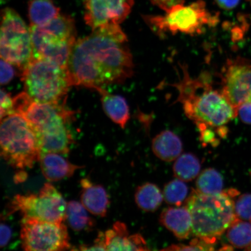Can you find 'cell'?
<instances>
[{
    "instance_id": "cell-33",
    "label": "cell",
    "mask_w": 251,
    "mask_h": 251,
    "mask_svg": "<svg viewBox=\"0 0 251 251\" xmlns=\"http://www.w3.org/2000/svg\"><path fill=\"white\" fill-rule=\"evenodd\" d=\"M1 239H0V246L1 248L5 247L7 246L10 241L12 237L11 228L8 226L7 225L3 224H1Z\"/></svg>"
},
{
    "instance_id": "cell-30",
    "label": "cell",
    "mask_w": 251,
    "mask_h": 251,
    "mask_svg": "<svg viewBox=\"0 0 251 251\" xmlns=\"http://www.w3.org/2000/svg\"><path fill=\"white\" fill-rule=\"evenodd\" d=\"M13 65L10 63L1 59V84H7L14 78L15 76V71Z\"/></svg>"
},
{
    "instance_id": "cell-19",
    "label": "cell",
    "mask_w": 251,
    "mask_h": 251,
    "mask_svg": "<svg viewBox=\"0 0 251 251\" xmlns=\"http://www.w3.org/2000/svg\"><path fill=\"white\" fill-rule=\"evenodd\" d=\"M103 109L106 114L116 124L125 128L130 119L129 106L123 97L114 95L105 89H100Z\"/></svg>"
},
{
    "instance_id": "cell-22",
    "label": "cell",
    "mask_w": 251,
    "mask_h": 251,
    "mask_svg": "<svg viewBox=\"0 0 251 251\" xmlns=\"http://www.w3.org/2000/svg\"><path fill=\"white\" fill-rule=\"evenodd\" d=\"M226 237L234 249L251 251V223L237 218L226 231Z\"/></svg>"
},
{
    "instance_id": "cell-28",
    "label": "cell",
    "mask_w": 251,
    "mask_h": 251,
    "mask_svg": "<svg viewBox=\"0 0 251 251\" xmlns=\"http://www.w3.org/2000/svg\"><path fill=\"white\" fill-rule=\"evenodd\" d=\"M197 127L200 131V140L204 146L216 147L219 145V138H221L218 134L219 127H208L205 125H199Z\"/></svg>"
},
{
    "instance_id": "cell-16",
    "label": "cell",
    "mask_w": 251,
    "mask_h": 251,
    "mask_svg": "<svg viewBox=\"0 0 251 251\" xmlns=\"http://www.w3.org/2000/svg\"><path fill=\"white\" fill-rule=\"evenodd\" d=\"M60 154L53 152L41 153L40 168L47 180L58 181L70 177L78 169L83 167L72 164Z\"/></svg>"
},
{
    "instance_id": "cell-18",
    "label": "cell",
    "mask_w": 251,
    "mask_h": 251,
    "mask_svg": "<svg viewBox=\"0 0 251 251\" xmlns=\"http://www.w3.org/2000/svg\"><path fill=\"white\" fill-rule=\"evenodd\" d=\"M152 150L160 159L172 162L181 155L183 151V143L179 137L172 131H162L153 138Z\"/></svg>"
},
{
    "instance_id": "cell-14",
    "label": "cell",
    "mask_w": 251,
    "mask_h": 251,
    "mask_svg": "<svg viewBox=\"0 0 251 251\" xmlns=\"http://www.w3.org/2000/svg\"><path fill=\"white\" fill-rule=\"evenodd\" d=\"M106 251H149L145 239L140 234L129 235L126 225L116 222L112 228L103 233Z\"/></svg>"
},
{
    "instance_id": "cell-1",
    "label": "cell",
    "mask_w": 251,
    "mask_h": 251,
    "mask_svg": "<svg viewBox=\"0 0 251 251\" xmlns=\"http://www.w3.org/2000/svg\"><path fill=\"white\" fill-rule=\"evenodd\" d=\"M119 25L93 30L76 40L68 64L72 85L98 91L133 76V56Z\"/></svg>"
},
{
    "instance_id": "cell-24",
    "label": "cell",
    "mask_w": 251,
    "mask_h": 251,
    "mask_svg": "<svg viewBox=\"0 0 251 251\" xmlns=\"http://www.w3.org/2000/svg\"><path fill=\"white\" fill-rule=\"evenodd\" d=\"M201 162L199 158L191 153H185L176 159L173 171L178 179L190 181L199 175Z\"/></svg>"
},
{
    "instance_id": "cell-34",
    "label": "cell",
    "mask_w": 251,
    "mask_h": 251,
    "mask_svg": "<svg viewBox=\"0 0 251 251\" xmlns=\"http://www.w3.org/2000/svg\"><path fill=\"white\" fill-rule=\"evenodd\" d=\"M241 0H215L219 7L225 10H231L239 4Z\"/></svg>"
},
{
    "instance_id": "cell-9",
    "label": "cell",
    "mask_w": 251,
    "mask_h": 251,
    "mask_svg": "<svg viewBox=\"0 0 251 251\" xmlns=\"http://www.w3.org/2000/svg\"><path fill=\"white\" fill-rule=\"evenodd\" d=\"M0 54L1 59L23 70L33 58L30 27L9 8L1 12Z\"/></svg>"
},
{
    "instance_id": "cell-8",
    "label": "cell",
    "mask_w": 251,
    "mask_h": 251,
    "mask_svg": "<svg viewBox=\"0 0 251 251\" xmlns=\"http://www.w3.org/2000/svg\"><path fill=\"white\" fill-rule=\"evenodd\" d=\"M143 18L151 29L162 36L178 33L197 35L219 23L218 14L210 12L202 0L176 6L164 15H144Z\"/></svg>"
},
{
    "instance_id": "cell-5",
    "label": "cell",
    "mask_w": 251,
    "mask_h": 251,
    "mask_svg": "<svg viewBox=\"0 0 251 251\" xmlns=\"http://www.w3.org/2000/svg\"><path fill=\"white\" fill-rule=\"evenodd\" d=\"M0 145L2 158L12 168H31L39 161L41 150L32 127L20 114L1 119Z\"/></svg>"
},
{
    "instance_id": "cell-15",
    "label": "cell",
    "mask_w": 251,
    "mask_h": 251,
    "mask_svg": "<svg viewBox=\"0 0 251 251\" xmlns=\"http://www.w3.org/2000/svg\"><path fill=\"white\" fill-rule=\"evenodd\" d=\"M159 222L178 239H188L192 234V218L186 206L165 208L160 215Z\"/></svg>"
},
{
    "instance_id": "cell-13",
    "label": "cell",
    "mask_w": 251,
    "mask_h": 251,
    "mask_svg": "<svg viewBox=\"0 0 251 251\" xmlns=\"http://www.w3.org/2000/svg\"><path fill=\"white\" fill-rule=\"evenodd\" d=\"M221 90L237 111L251 101V65L241 59L228 61L221 75Z\"/></svg>"
},
{
    "instance_id": "cell-2",
    "label": "cell",
    "mask_w": 251,
    "mask_h": 251,
    "mask_svg": "<svg viewBox=\"0 0 251 251\" xmlns=\"http://www.w3.org/2000/svg\"><path fill=\"white\" fill-rule=\"evenodd\" d=\"M180 67L183 75L172 86L177 91V102L181 103L186 117L197 126H226L232 119L237 117L236 108L221 89H214L208 75L203 74L193 77L186 65H181Z\"/></svg>"
},
{
    "instance_id": "cell-23",
    "label": "cell",
    "mask_w": 251,
    "mask_h": 251,
    "mask_svg": "<svg viewBox=\"0 0 251 251\" xmlns=\"http://www.w3.org/2000/svg\"><path fill=\"white\" fill-rule=\"evenodd\" d=\"M86 210L82 203L75 201L67 203L65 219L74 230L89 231L93 228L94 222L88 215Z\"/></svg>"
},
{
    "instance_id": "cell-7",
    "label": "cell",
    "mask_w": 251,
    "mask_h": 251,
    "mask_svg": "<svg viewBox=\"0 0 251 251\" xmlns=\"http://www.w3.org/2000/svg\"><path fill=\"white\" fill-rule=\"evenodd\" d=\"M33 58H43L68 68L72 49L76 42L73 18L59 14L49 23L30 26Z\"/></svg>"
},
{
    "instance_id": "cell-29",
    "label": "cell",
    "mask_w": 251,
    "mask_h": 251,
    "mask_svg": "<svg viewBox=\"0 0 251 251\" xmlns=\"http://www.w3.org/2000/svg\"><path fill=\"white\" fill-rule=\"evenodd\" d=\"M0 112L1 119L8 115L16 114L15 111L14 99L10 94L4 90H1V98H0Z\"/></svg>"
},
{
    "instance_id": "cell-35",
    "label": "cell",
    "mask_w": 251,
    "mask_h": 251,
    "mask_svg": "<svg viewBox=\"0 0 251 251\" xmlns=\"http://www.w3.org/2000/svg\"><path fill=\"white\" fill-rule=\"evenodd\" d=\"M15 181L20 182L24 181L27 178V174L25 172L21 171L15 176Z\"/></svg>"
},
{
    "instance_id": "cell-4",
    "label": "cell",
    "mask_w": 251,
    "mask_h": 251,
    "mask_svg": "<svg viewBox=\"0 0 251 251\" xmlns=\"http://www.w3.org/2000/svg\"><path fill=\"white\" fill-rule=\"evenodd\" d=\"M186 206L192 218V234L215 244L236 219L233 198L226 191L205 194L193 190Z\"/></svg>"
},
{
    "instance_id": "cell-6",
    "label": "cell",
    "mask_w": 251,
    "mask_h": 251,
    "mask_svg": "<svg viewBox=\"0 0 251 251\" xmlns=\"http://www.w3.org/2000/svg\"><path fill=\"white\" fill-rule=\"evenodd\" d=\"M23 71L25 92L37 102L61 103L73 86L68 68L48 59L33 58Z\"/></svg>"
},
{
    "instance_id": "cell-27",
    "label": "cell",
    "mask_w": 251,
    "mask_h": 251,
    "mask_svg": "<svg viewBox=\"0 0 251 251\" xmlns=\"http://www.w3.org/2000/svg\"><path fill=\"white\" fill-rule=\"evenodd\" d=\"M235 215L238 219L251 223V194H244L234 201Z\"/></svg>"
},
{
    "instance_id": "cell-17",
    "label": "cell",
    "mask_w": 251,
    "mask_h": 251,
    "mask_svg": "<svg viewBox=\"0 0 251 251\" xmlns=\"http://www.w3.org/2000/svg\"><path fill=\"white\" fill-rule=\"evenodd\" d=\"M80 186L81 202L87 211L94 215L104 217L109 205L108 196L105 188L93 183L87 178L81 180Z\"/></svg>"
},
{
    "instance_id": "cell-20",
    "label": "cell",
    "mask_w": 251,
    "mask_h": 251,
    "mask_svg": "<svg viewBox=\"0 0 251 251\" xmlns=\"http://www.w3.org/2000/svg\"><path fill=\"white\" fill-rule=\"evenodd\" d=\"M135 202L140 209L146 212H154L161 206L164 195L155 184L146 183L137 188Z\"/></svg>"
},
{
    "instance_id": "cell-12",
    "label": "cell",
    "mask_w": 251,
    "mask_h": 251,
    "mask_svg": "<svg viewBox=\"0 0 251 251\" xmlns=\"http://www.w3.org/2000/svg\"><path fill=\"white\" fill-rule=\"evenodd\" d=\"M84 20L96 30L119 25L130 14L134 0H83Z\"/></svg>"
},
{
    "instance_id": "cell-26",
    "label": "cell",
    "mask_w": 251,
    "mask_h": 251,
    "mask_svg": "<svg viewBox=\"0 0 251 251\" xmlns=\"http://www.w3.org/2000/svg\"><path fill=\"white\" fill-rule=\"evenodd\" d=\"M188 188L184 181L178 179L169 181L164 187L163 195L169 205L180 206L187 199Z\"/></svg>"
},
{
    "instance_id": "cell-31",
    "label": "cell",
    "mask_w": 251,
    "mask_h": 251,
    "mask_svg": "<svg viewBox=\"0 0 251 251\" xmlns=\"http://www.w3.org/2000/svg\"><path fill=\"white\" fill-rule=\"evenodd\" d=\"M153 5L167 12L176 6L183 5L185 0H150Z\"/></svg>"
},
{
    "instance_id": "cell-32",
    "label": "cell",
    "mask_w": 251,
    "mask_h": 251,
    "mask_svg": "<svg viewBox=\"0 0 251 251\" xmlns=\"http://www.w3.org/2000/svg\"><path fill=\"white\" fill-rule=\"evenodd\" d=\"M237 116L245 124H251V101L245 102L237 108Z\"/></svg>"
},
{
    "instance_id": "cell-3",
    "label": "cell",
    "mask_w": 251,
    "mask_h": 251,
    "mask_svg": "<svg viewBox=\"0 0 251 251\" xmlns=\"http://www.w3.org/2000/svg\"><path fill=\"white\" fill-rule=\"evenodd\" d=\"M14 99L16 113L23 115L35 132L41 153L53 152L67 154L74 143L69 125L73 112L64 103H40L24 92Z\"/></svg>"
},
{
    "instance_id": "cell-21",
    "label": "cell",
    "mask_w": 251,
    "mask_h": 251,
    "mask_svg": "<svg viewBox=\"0 0 251 251\" xmlns=\"http://www.w3.org/2000/svg\"><path fill=\"white\" fill-rule=\"evenodd\" d=\"M28 11L30 26L48 23L60 14L53 0H29Z\"/></svg>"
},
{
    "instance_id": "cell-25",
    "label": "cell",
    "mask_w": 251,
    "mask_h": 251,
    "mask_svg": "<svg viewBox=\"0 0 251 251\" xmlns=\"http://www.w3.org/2000/svg\"><path fill=\"white\" fill-rule=\"evenodd\" d=\"M197 190L205 194L222 192L224 180L220 173L213 168L205 169L199 175L196 181Z\"/></svg>"
},
{
    "instance_id": "cell-11",
    "label": "cell",
    "mask_w": 251,
    "mask_h": 251,
    "mask_svg": "<svg viewBox=\"0 0 251 251\" xmlns=\"http://www.w3.org/2000/svg\"><path fill=\"white\" fill-rule=\"evenodd\" d=\"M20 235L22 247L25 251L71 249L67 228L63 222L23 218Z\"/></svg>"
},
{
    "instance_id": "cell-10",
    "label": "cell",
    "mask_w": 251,
    "mask_h": 251,
    "mask_svg": "<svg viewBox=\"0 0 251 251\" xmlns=\"http://www.w3.org/2000/svg\"><path fill=\"white\" fill-rule=\"evenodd\" d=\"M66 203L61 194L47 183L38 194H18L9 203V213L19 212L23 218L63 222L65 219Z\"/></svg>"
}]
</instances>
